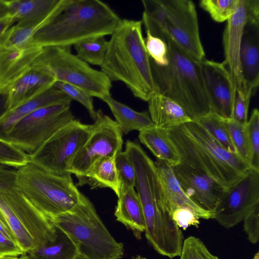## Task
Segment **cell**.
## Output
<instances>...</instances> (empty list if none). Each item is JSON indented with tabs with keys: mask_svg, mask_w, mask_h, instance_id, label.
<instances>
[{
	"mask_svg": "<svg viewBox=\"0 0 259 259\" xmlns=\"http://www.w3.org/2000/svg\"><path fill=\"white\" fill-rule=\"evenodd\" d=\"M125 148L135 169V188L143 211L147 241L162 255L180 256L184 235L164 206L154 162L137 142L127 140Z\"/></svg>",
	"mask_w": 259,
	"mask_h": 259,
	"instance_id": "6da1fadb",
	"label": "cell"
},
{
	"mask_svg": "<svg viewBox=\"0 0 259 259\" xmlns=\"http://www.w3.org/2000/svg\"><path fill=\"white\" fill-rule=\"evenodd\" d=\"M121 21L104 2L65 0L58 14L36 31L28 44L71 48L86 39L111 35Z\"/></svg>",
	"mask_w": 259,
	"mask_h": 259,
	"instance_id": "7a4b0ae2",
	"label": "cell"
},
{
	"mask_svg": "<svg viewBox=\"0 0 259 259\" xmlns=\"http://www.w3.org/2000/svg\"><path fill=\"white\" fill-rule=\"evenodd\" d=\"M142 26L141 20L121 19L100 67L111 81L122 82L135 97L148 102L156 90Z\"/></svg>",
	"mask_w": 259,
	"mask_h": 259,
	"instance_id": "3957f363",
	"label": "cell"
},
{
	"mask_svg": "<svg viewBox=\"0 0 259 259\" xmlns=\"http://www.w3.org/2000/svg\"><path fill=\"white\" fill-rule=\"evenodd\" d=\"M167 131L177 148L181 164L208 176L224 188L237 182L250 168L196 121Z\"/></svg>",
	"mask_w": 259,
	"mask_h": 259,
	"instance_id": "277c9868",
	"label": "cell"
},
{
	"mask_svg": "<svg viewBox=\"0 0 259 259\" xmlns=\"http://www.w3.org/2000/svg\"><path fill=\"white\" fill-rule=\"evenodd\" d=\"M160 38L167 45L168 62L160 66L150 58L156 93L177 102L196 121L211 111L200 61L169 37Z\"/></svg>",
	"mask_w": 259,
	"mask_h": 259,
	"instance_id": "5b68a950",
	"label": "cell"
},
{
	"mask_svg": "<svg viewBox=\"0 0 259 259\" xmlns=\"http://www.w3.org/2000/svg\"><path fill=\"white\" fill-rule=\"evenodd\" d=\"M142 22L154 36L166 35L194 59H205L200 39L198 19L190 0H142Z\"/></svg>",
	"mask_w": 259,
	"mask_h": 259,
	"instance_id": "8992f818",
	"label": "cell"
},
{
	"mask_svg": "<svg viewBox=\"0 0 259 259\" xmlns=\"http://www.w3.org/2000/svg\"><path fill=\"white\" fill-rule=\"evenodd\" d=\"M54 225L75 242L78 253L89 259H120L123 244L112 237L91 201L83 194L70 210L52 218Z\"/></svg>",
	"mask_w": 259,
	"mask_h": 259,
	"instance_id": "52a82bcc",
	"label": "cell"
},
{
	"mask_svg": "<svg viewBox=\"0 0 259 259\" xmlns=\"http://www.w3.org/2000/svg\"><path fill=\"white\" fill-rule=\"evenodd\" d=\"M15 184L50 219L73 208L82 194L73 183L71 174H54L30 161L16 169Z\"/></svg>",
	"mask_w": 259,
	"mask_h": 259,
	"instance_id": "ba28073f",
	"label": "cell"
},
{
	"mask_svg": "<svg viewBox=\"0 0 259 259\" xmlns=\"http://www.w3.org/2000/svg\"><path fill=\"white\" fill-rule=\"evenodd\" d=\"M0 214L23 254L54 241L56 227L17 187L0 191Z\"/></svg>",
	"mask_w": 259,
	"mask_h": 259,
	"instance_id": "9c48e42d",
	"label": "cell"
},
{
	"mask_svg": "<svg viewBox=\"0 0 259 259\" xmlns=\"http://www.w3.org/2000/svg\"><path fill=\"white\" fill-rule=\"evenodd\" d=\"M31 68L102 101L111 96L112 81L101 70L93 68L73 54L70 47H44Z\"/></svg>",
	"mask_w": 259,
	"mask_h": 259,
	"instance_id": "30bf717a",
	"label": "cell"
},
{
	"mask_svg": "<svg viewBox=\"0 0 259 259\" xmlns=\"http://www.w3.org/2000/svg\"><path fill=\"white\" fill-rule=\"evenodd\" d=\"M70 105H52L34 111L13 126L6 141L28 155L33 153L60 128L75 119Z\"/></svg>",
	"mask_w": 259,
	"mask_h": 259,
	"instance_id": "8fae6325",
	"label": "cell"
},
{
	"mask_svg": "<svg viewBox=\"0 0 259 259\" xmlns=\"http://www.w3.org/2000/svg\"><path fill=\"white\" fill-rule=\"evenodd\" d=\"M91 127V124L75 119L70 121L29 154V161L54 174L70 173L75 156L90 135Z\"/></svg>",
	"mask_w": 259,
	"mask_h": 259,
	"instance_id": "7c38bea8",
	"label": "cell"
},
{
	"mask_svg": "<svg viewBox=\"0 0 259 259\" xmlns=\"http://www.w3.org/2000/svg\"><path fill=\"white\" fill-rule=\"evenodd\" d=\"M88 138L75 156L69 172L76 177L86 174L97 159L122 151L123 133L117 123L99 109Z\"/></svg>",
	"mask_w": 259,
	"mask_h": 259,
	"instance_id": "4fadbf2b",
	"label": "cell"
},
{
	"mask_svg": "<svg viewBox=\"0 0 259 259\" xmlns=\"http://www.w3.org/2000/svg\"><path fill=\"white\" fill-rule=\"evenodd\" d=\"M258 205L259 170L250 168L239 180L225 188L213 219L226 228H232Z\"/></svg>",
	"mask_w": 259,
	"mask_h": 259,
	"instance_id": "5bb4252c",
	"label": "cell"
},
{
	"mask_svg": "<svg viewBox=\"0 0 259 259\" xmlns=\"http://www.w3.org/2000/svg\"><path fill=\"white\" fill-rule=\"evenodd\" d=\"M252 17H259V1L239 0L235 13L227 20L223 35V63L229 72L235 91H240L249 98L242 76L240 50L244 27Z\"/></svg>",
	"mask_w": 259,
	"mask_h": 259,
	"instance_id": "9a60e30c",
	"label": "cell"
},
{
	"mask_svg": "<svg viewBox=\"0 0 259 259\" xmlns=\"http://www.w3.org/2000/svg\"><path fill=\"white\" fill-rule=\"evenodd\" d=\"M211 111L225 119L233 118L235 91L223 62L200 61Z\"/></svg>",
	"mask_w": 259,
	"mask_h": 259,
	"instance_id": "2e32d148",
	"label": "cell"
},
{
	"mask_svg": "<svg viewBox=\"0 0 259 259\" xmlns=\"http://www.w3.org/2000/svg\"><path fill=\"white\" fill-rule=\"evenodd\" d=\"M172 168L188 197L202 208L213 213L225 188L208 176L181 164Z\"/></svg>",
	"mask_w": 259,
	"mask_h": 259,
	"instance_id": "e0dca14e",
	"label": "cell"
},
{
	"mask_svg": "<svg viewBox=\"0 0 259 259\" xmlns=\"http://www.w3.org/2000/svg\"><path fill=\"white\" fill-rule=\"evenodd\" d=\"M42 49L29 44L19 47L0 46V93L8 94L14 83L31 68Z\"/></svg>",
	"mask_w": 259,
	"mask_h": 259,
	"instance_id": "ac0fdd59",
	"label": "cell"
},
{
	"mask_svg": "<svg viewBox=\"0 0 259 259\" xmlns=\"http://www.w3.org/2000/svg\"><path fill=\"white\" fill-rule=\"evenodd\" d=\"M154 163L162 200L169 214L175 209L183 207L192 210L200 219H213L212 213L200 207L186 194L176 177L172 166L160 160Z\"/></svg>",
	"mask_w": 259,
	"mask_h": 259,
	"instance_id": "d6986e66",
	"label": "cell"
},
{
	"mask_svg": "<svg viewBox=\"0 0 259 259\" xmlns=\"http://www.w3.org/2000/svg\"><path fill=\"white\" fill-rule=\"evenodd\" d=\"M259 17H252L243 30L240 50L242 76L247 96L251 97L259 84Z\"/></svg>",
	"mask_w": 259,
	"mask_h": 259,
	"instance_id": "ffe728a7",
	"label": "cell"
},
{
	"mask_svg": "<svg viewBox=\"0 0 259 259\" xmlns=\"http://www.w3.org/2000/svg\"><path fill=\"white\" fill-rule=\"evenodd\" d=\"M65 0L9 1L15 22L21 27L40 28L59 12Z\"/></svg>",
	"mask_w": 259,
	"mask_h": 259,
	"instance_id": "44dd1931",
	"label": "cell"
},
{
	"mask_svg": "<svg viewBox=\"0 0 259 259\" xmlns=\"http://www.w3.org/2000/svg\"><path fill=\"white\" fill-rule=\"evenodd\" d=\"M72 100L53 86L34 98L9 111L0 119V139L6 141L13 126L22 118L34 111L56 104H71Z\"/></svg>",
	"mask_w": 259,
	"mask_h": 259,
	"instance_id": "7402d4cb",
	"label": "cell"
},
{
	"mask_svg": "<svg viewBox=\"0 0 259 259\" xmlns=\"http://www.w3.org/2000/svg\"><path fill=\"white\" fill-rule=\"evenodd\" d=\"M56 81L53 77L31 68L8 91L9 111L53 87Z\"/></svg>",
	"mask_w": 259,
	"mask_h": 259,
	"instance_id": "603a6c76",
	"label": "cell"
},
{
	"mask_svg": "<svg viewBox=\"0 0 259 259\" xmlns=\"http://www.w3.org/2000/svg\"><path fill=\"white\" fill-rule=\"evenodd\" d=\"M148 103L151 119L158 127L167 130L193 121L179 104L162 94L155 93Z\"/></svg>",
	"mask_w": 259,
	"mask_h": 259,
	"instance_id": "cb8c5ba5",
	"label": "cell"
},
{
	"mask_svg": "<svg viewBox=\"0 0 259 259\" xmlns=\"http://www.w3.org/2000/svg\"><path fill=\"white\" fill-rule=\"evenodd\" d=\"M114 215L116 220L136 235L145 232V222L142 205L135 188L121 185Z\"/></svg>",
	"mask_w": 259,
	"mask_h": 259,
	"instance_id": "d4e9b609",
	"label": "cell"
},
{
	"mask_svg": "<svg viewBox=\"0 0 259 259\" xmlns=\"http://www.w3.org/2000/svg\"><path fill=\"white\" fill-rule=\"evenodd\" d=\"M116 154L95 160L85 175L77 177L78 181L76 186L87 185L91 189L109 188L118 196L121 184L115 164Z\"/></svg>",
	"mask_w": 259,
	"mask_h": 259,
	"instance_id": "484cf974",
	"label": "cell"
},
{
	"mask_svg": "<svg viewBox=\"0 0 259 259\" xmlns=\"http://www.w3.org/2000/svg\"><path fill=\"white\" fill-rule=\"evenodd\" d=\"M139 138L140 142L151 151L157 160H162L171 166L180 164L179 153L167 130L154 125L139 132Z\"/></svg>",
	"mask_w": 259,
	"mask_h": 259,
	"instance_id": "4316f807",
	"label": "cell"
},
{
	"mask_svg": "<svg viewBox=\"0 0 259 259\" xmlns=\"http://www.w3.org/2000/svg\"><path fill=\"white\" fill-rule=\"evenodd\" d=\"M109 107L123 134L139 132L154 125L147 111L138 112L113 99L111 96L103 100Z\"/></svg>",
	"mask_w": 259,
	"mask_h": 259,
	"instance_id": "83f0119b",
	"label": "cell"
},
{
	"mask_svg": "<svg viewBox=\"0 0 259 259\" xmlns=\"http://www.w3.org/2000/svg\"><path fill=\"white\" fill-rule=\"evenodd\" d=\"M56 231L57 237L54 241L26 254L30 259H74L78 253L76 244L60 229L56 227Z\"/></svg>",
	"mask_w": 259,
	"mask_h": 259,
	"instance_id": "f1b7e54d",
	"label": "cell"
},
{
	"mask_svg": "<svg viewBox=\"0 0 259 259\" xmlns=\"http://www.w3.org/2000/svg\"><path fill=\"white\" fill-rule=\"evenodd\" d=\"M76 56L83 61L101 66L105 58L108 41L104 37L86 39L75 44Z\"/></svg>",
	"mask_w": 259,
	"mask_h": 259,
	"instance_id": "f546056e",
	"label": "cell"
},
{
	"mask_svg": "<svg viewBox=\"0 0 259 259\" xmlns=\"http://www.w3.org/2000/svg\"><path fill=\"white\" fill-rule=\"evenodd\" d=\"M227 151L237 155L224 118L211 111L196 121Z\"/></svg>",
	"mask_w": 259,
	"mask_h": 259,
	"instance_id": "4dcf8cb0",
	"label": "cell"
},
{
	"mask_svg": "<svg viewBox=\"0 0 259 259\" xmlns=\"http://www.w3.org/2000/svg\"><path fill=\"white\" fill-rule=\"evenodd\" d=\"M224 122L237 155L251 168V157L246 124H242L233 118H224Z\"/></svg>",
	"mask_w": 259,
	"mask_h": 259,
	"instance_id": "1f68e13d",
	"label": "cell"
},
{
	"mask_svg": "<svg viewBox=\"0 0 259 259\" xmlns=\"http://www.w3.org/2000/svg\"><path fill=\"white\" fill-rule=\"evenodd\" d=\"M239 0H201L200 7L215 22L227 21L236 12Z\"/></svg>",
	"mask_w": 259,
	"mask_h": 259,
	"instance_id": "d6a6232c",
	"label": "cell"
},
{
	"mask_svg": "<svg viewBox=\"0 0 259 259\" xmlns=\"http://www.w3.org/2000/svg\"><path fill=\"white\" fill-rule=\"evenodd\" d=\"M29 162L27 153L12 143L0 139V163L18 169Z\"/></svg>",
	"mask_w": 259,
	"mask_h": 259,
	"instance_id": "836d02e7",
	"label": "cell"
},
{
	"mask_svg": "<svg viewBox=\"0 0 259 259\" xmlns=\"http://www.w3.org/2000/svg\"><path fill=\"white\" fill-rule=\"evenodd\" d=\"M251 153V168L259 170V111L253 109L246 124Z\"/></svg>",
	"mask_w": 259,
	"mask_h": 259,
	"instance_id": "e575fe53",
	"label": "cell"
},
{
	"mask_svg": "<svg viewBox=\"0 0 259 259\" xmlns=\"http://www.w3.org/2000/svg\"><path fill=\"white\" fill-rule=\"evenodd\" d=\"M180 259H220L212 254L198 238L189 236L184 239Z\"/></svg>",
	"mask_w": 259,
	"mask_h": 259,
	"instance_id": "d590c367",
	"label": "cell"
},
{
	"mask_svg": "<svg viewBox=\"0 0 259 259\" xmlns=\"http://www.w3.org/2000/svg\"><path fill=\"white\" fill-rule=\"evenodd\" d=\"M145 43L149 56L155 64L164 66L168 64L167 47L163 40L146 32Z\"/></svg>",
	"mask_w": 259,
	"mask_h": 259,
	"instance_id": "8d00e7d4",
	"label": "cell"
},
{
	"mask_svg": "<svg viewBox=\"0 0 259 259\" xmlns=\"http://www.w3.org/2000/svg\"><path fill=\"white\" fill-rule=\"evenodd\" d=\"M115 164L121 185L135 188L136 184V171L134 166L124 151H119L115 157Z\"/></svg>",
	"mask_w": 259,
	"mask_h": 259,
	"instance_id": "74e56055",
	"label": "cell"
},
{
	"mask_svg": "<svg viewBox=\"0 0 259 259\" xmlns=\"http://www.w3.org/2000/svg\"><path fill=\"white\" fill-rule=\"evenodd\" d=\"M54 86L63 91L72 100H75L82 104L92 119L95 120L96 111L94 107L92 96L81 89L65 82L56 81Z\"/></svg>",
	"mask_w": 259,
	"mask_h": 259,
	"instance_id": "f35d334b",
	"label": "cell"
},
{
	"mask_svg": "<svg viewBox=\"0 0 259 259\" xmlns=\"http://www.w3.org/2000/svg\"><path fill=\"white\" fill-rule=\"evenodd\" d=\"M170 215L178 226L184 230L191 226L197 227L200 224V219L192 210L187 208H177L170 213Z\"/></svg>",
	"mask_w": 259,
	"mask_h": 259,
	"instance_id": "ab89813d",
	"label": "cell"
},
{
	"mask_svg": "<svg viewBox=\"0 0 259 259\" xmlns=\"http://www.w3.org/2000/svg\"><path fill=\"white\" fill-rule=\"evenodd\" d=\"M244 231L248 240L252 244L259 240V205L247 214L243 220Z\"/></svg>",
	"mask_w": 259,
	"mask_h": 259,
	"instance_id": "60d3db41",
	"label": "cell"
},
{
	"mask_svg": "<svg viewBox=\"0 0 259 259\" xmlns=\"http://www.w3.org/2000/svg\"><path fill=\"white\" fill-rule=\"evenodd\" d=\"M250 98L236 91L235 95L233 118L236 121L246 124L248 121V112Z\"/></svg>",
	"mask_w": 259,
	"mask_h": 259,
	"instance_id": "b9f144b4",
	"label": "cell"
},
{
	"mask_svg": "<svg viewBox=\"0 0 259 259\" xmlns=\"http://www.w3.org/2000/svg\"><path fill=\"white\" fill-rule=\"evenodd\" d=\"M22 254L23 252L17 243L0 232V257L20 256Z\"/></svg>",
	"mask_w": 259,
	"mask_h": 259,
	"instance_id": "7bdbcfd3",
	"label": "cell"
},
{
	"mask_svg": "<svg viewBox=\"0 0 259 259\" xmlns=\"http://www.w3.org/2000/svg\"><path fill=\"white\" fill-rule=\"evenodd\" d=\"M16 170L0 163V191L16 187Z\"/></svg>",
	"mask_w": 259,
	"mask_h": 259,
	"instance_id": "ee69618b",
	"label": "cell"
},
{
	"mask_svg": "<svg viewBox=\"0 0 259 259\" xmlns=\"http://www.w3.org/2000/svg\"><path fill=\"white\" fill-rule=\"evenodd\" d=\"M9 111L8 94L0 93V119Z\"/></svg>",
	"mask_w": 259,
	"mask_h": 259,
	"instance_id": "f6af8a7d",
	"label": "cell"
},
{
	"mask_svg": "<svg viewBox=\"0 0 259 259\" xmlns=\"http://www.w3.org/2000/svg\"><path fill=\"white\" fill-rule=\"evenodd\" d=\"M15 23L13 16H10L0 20V39L4 33Z\"/></svg>",
	"mask_w": 259,
	"mask_h": 259,
	"instance_id": "bcb514c9",
	"label": "cell"
},
{
	"mask_svg": "<svg viewBox=\"0 0 259 259\" xmlns=\"http://www.w3.org/2000/svg\"><path fill=\"white\" fill-rule=\"evenodd\" d=\"M12 16L9 1L0 0V20Z\"/></svg>",
	"mask_w": 259,
	"mask_h": 259,
	"instance_id": "7dc6e473",
	"label": "cell"
},
{
	"mask_svg": "<svg viewBox=\"0 0 259 259\" xmlns=\"http://www.w3.org/2000/svg\"><path fill=\"white\" fill-rule=\"evenodd\" d=\"M74 259H89V258H87V257H85V256H83V255L78 253L77 254V255L75 256Z\"/></svg>",
	"mask_w": 259,
	"mask_h": 259,
	"instance_id": "c3c4849f",
	"label": "cell"
},
{
	"mask_svg": "<svg viewBox=\"0 0 259 259\" xmlns=\"http://www.w3.org/2000/svg\"><path fill=\"white\" fill-rule=\"evenodd\" d=\"M19 256H9L1 257L0 259H19Z\"/></svg>",
	"mask_w": 259,
	"mask_h": 259,
	"instance_id": "681fc988",
	"label": "cell"
},
{
	"mask_svg": "<svg viewBox=\"0 0 259 259\" xmlns=\"http://www.w3.org/2000/svg\"><path fill=\"white\" fill-rule=\"evenodd\" d=\"M19 259H30L27 254H23L19 256Z\"/></svg>",
	"mask_w": 259,
	"mask_h": 259,
	"instance_id": "f907efd6",
	"label": "cell"
},
{
	"mask_svg": "<svg viewBox=\"0 0 259 259\" xmlns=\"http://www.w3.org/2000/svg\"><path fill=\"white\" fill-rule=\"evenodd\" d=\"M253 259H259V252L257 251L253 256Z\"/></svg>",
	"mask_w": 259,
	"mask_h": 259,
	"instance_id": "816d5d0a",
	"label": "cell"
},
{
	"mask_svg": "<svg viewBox=\"0 0 259 259\" xmlns=\"http://www.w3.org/2000/svg\"><path fill=\"white\" fill-rule=\"evenodd\" d=\"M132 259H147V258L143 257L140 255H138L135 257H133Z\"/></svg>",
	"mask_w": 259,
	"mask_h": 259,
	"instance_id": "f5cc1de1",
	"label": "cell"
},
{
	"mask_svg": "<svg viewBox=\"0 0 259 259\" xmlns=\"http://www.w3.org/2000/svg\"><path fill=\"white\" fill-rule=\"evenodd\" d=\"M1 258V257H0V258Z\"/></svg>",
	"mask_w": 259,
	"mask_h": 259,
	"instance_id": "db71d44e",
	"label": "cell"
}]
</instances>
